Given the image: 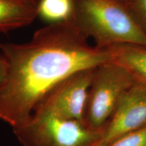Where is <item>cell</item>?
Returning a JSON list of instances; mask_svg holds the SVG:
<instances>
[{
	"label": "cell",
	"instance_id": "1",
	"mask_svg": "<svg viewBox=\"0 0 146 146\" xmlns=\"http://www.w3.org/2000/svg\"><path fill=\"white\" fill-rule=\"evenodd\" d=\"M70 22L50 23L25 43H1L8 74L0 87V120L15 129L31 118L49 92L72 73L112 61L110 48L89 44Z\"/></svg>",
	"mask_w": 146,
	"mask_h": 146
},
{
	"label": "cell",
	"instance_id": "2",
	"mask_svg": "<svg viewBox=\"0 0 146 146\" xmlns=\"http://www.w3.org/2000/svg\"><path fill=\"white\" fill-rule=\"evenodd\" d=\"M70 22L95 46L108 49L119 45L146 46V34L120 0H74Z\"/></svg>",
	"mask_w": 146,
	"mask_h": 146
},
{
	"label": "cell",
	"instance_id": "3",
	"mask_svg": "<svg viewBox=\"0 0 146 146\" xmlns=\"http://www.w3.org/2000/svg\"><path fill=\"white\" fill-rule=\"evenodd\" d=\"M134 83L133 76L118 64L111 61L97 67L84 112L85 126L102 133L121 97Z\"/></svg>",
	"mask_w": 146,
	"mask_h": 146
},
{
	"label": "cell",
	"instance_id": "4",
	"mask_svg": "<svg viewBox=\"0 0 146 146\" xmlns=\"http://www.w3.org/2000/svg\"><path fill=\"white\" fill-rule=\"evenodd\" d=\"M13 131L23 146H91L101 135L78 120L50 114L33 115Z\"/></svg>",
	"mask_w": 146,
	"mask_h": 146
},
{
	"label": "cell",
	"instance_id": "5",
	"mask_svg": "<svg viewBox=\"0 0 146 146\" xmlns=\"http://www.w3.org/2000/svg\"><path fill=\"white\" fill-rule=\"evenodd\" d=\"M97 67L78 70L56 85L33 114H50L84 124L87 96Z\"/></svg>",
	"mask_w": 146,
	"mask_h": 146
},
{
	"label": "cell",
	"instance_id": "6",
	"mask_svg": "<svg viewBox=\"0 0 146 146\" xmlns=\"http://www.w3.org/2000/svg\"><path fill=\"white\" fill-rule=\"evenodd\" d=\"M146 126V86L134 83L120 98L116 109L91 146H104Z\"/></svg>",
	"mask_w": 146,
	"mask_h": 146
},
{
	"label": "cell",
	"instance_id": "7",
	"mask_svg": "<svg viewBox=\"0 0 146 146\" xmlns=\"http://www.w3.org/2000/svg\"><path fill=\"white\" fill-rule=\"evenodd\" d=\"M37 16L36 3L27 0H0V33L28 26Z\"/></svg>",
	"mask_w": 146,
	"mask_h": 146
},
{
	"label": "cell",
	"instance_id": "8",
	"mask_svg": "<svg viewBox=\"0 0 146 146\" xmlns=\"http://www.w3.org/2000/svg\"><path fill=\"white\" fill-rule=\"evenodd\" d=\"M113 62L129 71L135 83L146 86V46L125 44L110 47Z\"/></svg>",
	"mask_w": 146,
	"mask_h": 146
},
{
	"label": "cell",
	"instance_id": "9",
	"mask_svg": "<svg viewBox=\"0 0 146 146\" xmlns=\"http://www.w3.org/2000/svg\"><path fill=\"white\" fill-rule=\"evenodd\" d=\"M74 0H39L38 16L50 23L70 21L74 12Z\"/></svg>",
	"mask_w": 146,
	"mask_h": 146
},
{
	"label": "cell",
	"instance_id": "10",
	"mask_svg": "<svg viewBox=\"0 0 146 146\" xmlns=\"http://www.w3.org/2000/svg\"><path fill=\"white\" fill-rule=\"evenodd\" d=\"M104 146H146V126L120 137Z\"/></svg>",
	"mask_w": 146,
	"mask_h": 146
},
{
	"label": "cell",
	"instance_id": "11",
	"mask_svg": "<svg viewBox=\"0 0 146 146\" xmlns=\"http://www.w3.org/2000/svg\"><path fill=\"white\" fill-rule=\"evenodd\" d=\"M135 21L146 34V0H123Z\"/></svg>",
	"mask_w": 146,
	"mask_h": 146
},
{
	"label": "cell",
	"instance_id": "12",
	"mask_svg": "<svg viewBox=\"0 0 146 146\" xmlns=\"http://www.w3.org/2000/svg\"><path fill=\"white\" fill-rule=\"evenodd\" d=\"M8 74V64L3 54L0 52V87L3 85Z\"/></svg>",
	"mask_w": 146,
	"mask_h": 146
},
{
	"label": "cell",
	"instance_id": "13",
	"mask_svg": "<svg viewBox=\"0 0 146 146\" xmlns=\"http://www.w3.org/2000/svg\"><path fill=\"white\" fill-rule=\"evenodd\" d=\"M27 1H31V2H33V3H36V4H37V3H38L37 1H36V0H27Z\"/></svg>",
	"mask_w": 146,
	"mask_h": 146
},
{
	"label": "cell",
	"instance_id": "14",
	"mask_svg": "<svg viewBox=\"0 0 146 146\" xmlns=\"http://www.w3.org/2000/svg\"><path fill=\"white\" fill-rule=\"evenodd\" d=\"M36 1H37V2H38V1H39V0H36Z\"/></svg>",
	"mask_w": 146,
	"mask_h": 146
},
{
	"label": "cell",
	"instance_id": "15",
	"mask_svg": "<svg viewBox=\"0 0 146 146\" xmlns=\"http://www.w3.org/2000/svg\"><path fill=\"white\" fill-rule=\"evenodd\" d=\"M120 1H123V0H120Z\"/></svg>",
	"mask_w": 146,
	"mask_h": 146
}]
</instances>
